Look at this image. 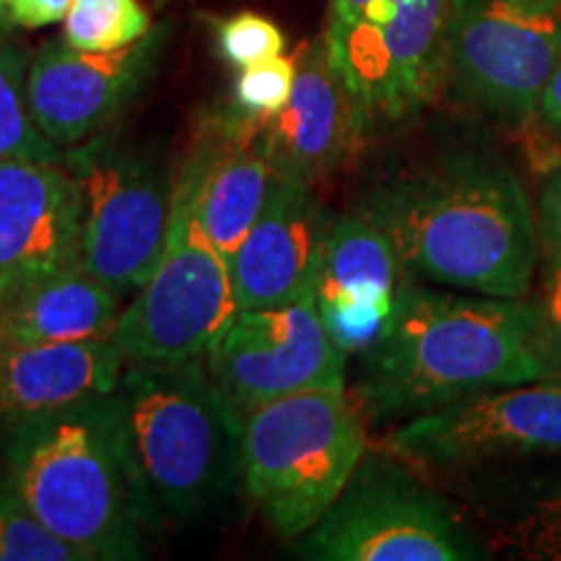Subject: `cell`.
Segmentation results:
<instances>
[{
  "label": "cell",
  "mask_w": 561,
  "mask_h": 561,
  "mask_svg": "<svg viewBox=\"0 0 561 561\" xmlns=\"http://www.w3.org/2000/svg\"><path fill=\"white\" fill-rule=\"evenodd\" d=\"M3 473L91 561L144 559L161 523L112 392L5 424Z\"/></svg>",
  "instance_id": "3957f363"
},
{
  "label": "cell",
  "mask_w": 561,
  "mask_h": 561,
  "mask_svg": "<svg viewBox=\"0 0 561 561\" xmlns=\"http://www.w3.org/2000/svg\"><path fill=\"white\" fill-rule=\"evenodd\" d=\"M388 447L445 473L561 455V380L483 390L419 413L390 434Z\"/></svg>",
  "instance_id": "8fae6325"
},
{
  "label": "cell",
  "mask_w": 561,
  "mask_h": 561,
  "mask_svg": "<svg viewBox=\"0 0 561 561\" xmlns=\"http://www.w3.org/2000/svg\"><path fill=\"white\" fill-rule=\"evenodd\" d=\"M346 359L312 294L289 305L240 310L206 351L210 375L240 416L291 392L343 388Z\"/></svg>",
  "instance_id": "7c38bea8"
},
{
  "label": "cell",
  "mask_w": 561,
  "mask_h": 561,
  "mask_svg": "<svg viewBox=\"0 0 561 561\" xmlns=\"http://www.w3.org/2000/svg\"><path fill=\"white\" fill-rule=\"evenodd\" d=\"M125 356L112 335L68 343H0V424L107 396Z\"/></svg>",
  "instance_id": "d6986e66"
},
{
  "label": "cell",
  "mask_w": 561,
  "mask_h": 561,
  "mask_svg": "<svg viewBox=\"0 0 561 561\" xmlns=\"http://www.w3.org/2000/svg\"><path fill=\"white\" fill-rule=\"evenodd\" d=\"M153 30L140 0H73L62 19V39L76 50L110 53Z\"/></svg>",
  "instance_id": "603a6c76"
},
{
  "label": "cell",
  "mask_w": 561,
  "mask_h": 561,
  "mask_svg": "<svg viewBox=\"0 0 561 561\" xmlns=\"http://www.w3.org/2000/svg\"><path fill=\"white\" fill-rule=\"evenodd\" d=\"M538 237L549 250V257L561 261V167L543 185L538 203Z\"/></svg>",
  "instance_id": "4316f807"
},
{
  "label": "cell",
  "mask_w": 561,
  "mask_h": 561,
  "mask_svg": "<svg viewBox=\"0 0 561 561\" xmlns=\"http://www.w3.org/2000/svg\"><path fill=\"white\" fill-rule=\"evenodd\" d=\"M371 0H333L331 3V16H328V30L348 24L351 19H356L367 9Z\"/></svg>",
  "instance_id": "4dcf8cb0"
},
{
  "label": "cell",
  "mask_w": 561,
  "mask_h": 561,
  "mask_svg": "<svg viewBox=\"0 0 561 561\" xmlns=\"http://www.w3.org/2000/svg\"><path fill=\"white\" fill-rule=\"evenodd\" d=\"M167 30L110 53L76 50L66 39L42 45L26 70V96L37 128L73 149L110 128L151 79Z\"/></svg>",
  "instance_id": "4fadbf2b"
},
{
  "label": "cell",
  "mask_w": 561,
  "mask_h": 561,
  "mask_svg": "<svg viewBox=\"0 0 561 561\" xmlns=\"http://www.w3.org/2000/svg\"><path fill=\"white\" fill-rule=\"evenodd\" d=\"M112 396L159 520L221 510L242 483V416L206 356L125 364Z\"/></svg>",
  "instance_id": "277c9868"
},
{
  "label": "cell",
  "mask_w": 561,
  "mask_h": 561,
  "mask_svg": "<svg viewBox=\"0 0 561 561\" xmlns=\"http://www.w3.org/2000/svg\"><path fill=\"white\" fill-rule=\"evenodd\" d=\"M541 310L561 362V261L559 257H549V268H546V276H543Z\"/></svg>",
  "instance_id": "f1b7e54d"
},
{
  "label": "cell",
  "mask_w": 561,
  "mask_h": 561,
  "mask_svg": "<svg viewBox=\"0 0 561 561\" xmlns=\"http://www.w3.org/2000/svg\"><path fill=\"white\" fill-rule=\"evenodd\" d=\"M359 210L390 237L409 276L483 297H528L541 237L504 161L458 153L371 187Z\"/></svg>",
  "instance_id": "7a4b0ae2"
},
{
  "label": "cell",
  "mask_w": 561,
  "mask_h": 561,
  "mask_svg": "<svg viewBox=\"0 0 561 561\" xmlns=\"http://www.w3.org/2000/svg\"><path fill=\"white\" fill-rule=\"evenodd\" d=\"M79 252L81 187L66 157L0 161V307Z\"/></svg>",
  "instance_id": "5bb4252c"
},
{
  "label": "cell",
  "mask_w": 561,
  "mask_h": 561,
  "mask_svg": "<svg viewBox=\"0 0 561 561\" xmlns=\"http://www.w3.org/2000/svg\"><path fill=\"white\" fill-rule=\"evenodd\" d=\"M450 0H371L348 24L325 30L331 60L375 121L401 123L447 83Z\"/></svg>",
  "instance_id": "9c48e42d"
},
{
  "label": "cell",
  "mask_w": 561,
  "mask_h": 561,
  "mask_svg": "<svg viewBox=\"0 0 561 561\" xmlns=\"http://www.w3.org/2000/svg\"><path fill=\"white\" fill-rule=\"evenodd\" d=\"M517 3L530 5V9H538V11L559 13V16H561V0H517Z\"/></svg>",
  "instance_id": "d6a6232c"
},
{
  "label": "cell",
  "mask_w": 561,
  "mask_h": 561,
  "mask_svg": "<svg viewBox=\"0 0 561 561\" xmlns=\"http://www.w3.org/2000/svg\"><path fill=\"white\" fill-rule=\"evenodd\" d=\"M331 227L314 187L273 178L261 216L229 257L240 310L310 297Z\"/></svg>",
  "instance_id": "e0dca14e"
},
{
  "label": "cell",
  "mask_w": 561,
  "mask_h": 561,
  "mask_svg": "<svg viewBox=\"0 0 561 561\" xmlns=\"http://www.w3.org/2000/svg\"><path fill=\"white\" fill-rule=\"evenodd\" d=\"M369 121L328 53L325 37L299 47L286 107L263 125L273 178L314 187L359 151Z\"/></svg>",
  "instance_id": "9a60e30c"
},
{
  "label": "cell",
  "mask_w": 561,
  "mask_h": 561,
  "mask_svg": "<svg viewBox=\"0 0 561 561\" xmlns=\"http://www.w3.org/2000/svg\"><path fill=\"white\" fill-rule=\"evenodd\" d=\"M294 549L314 561L489 559V546L460 512L385 455H364L333 507Z\"/></svg>",
  "instance_id": "52a82bcc"
},
{
  "label": "cell",
  "mask_w": 561,
  "mask_h": 561,
  "mask_svg": "<svg viewBox=\"0 0 561 561\" xmlns=\"http://www.w3.org/2000/svg\"><path fill=\"white\" fill-rule=\"evenodd\" d=\"M11 32H13V21L9 13V3H5V0H0V45H3V42H9Z\"/></svg>",
  "instance_id": "1f68e13d"
},
{
  "label": "cell",
  "mask_w": 561,
  "mask_h": 561,
  "mask_svg": "<svg viewBox=\"0 0 561 561\" xmlns=\"http://www.w3.org/2000/svg\"><path fill=\"white\" fill-rule=\"evenodd\" d=\"M559 55V13L517 0H450L447 81L462 100L496 121H536Z\"/></svg>",
  "instance_id": "30bf717a"
},
{
  "label": "cell",
  "mask_w": 561,
  "mask_h": 561,
  "mask_svg": "<svg viewBox=\"0 0 561 561\" xmlns=\"http://www.w3.org/2000/svg\"><path fill=\"white\" fill-rule=\"evenodd\" d=\"M476 476L473 507L491 546L517 559L561 561V455L494 462Z\"/></svg>",
  "instance_id": "ffe728a7"
},
{
  "label": "cell",
  "mask_w": 561,
  "mask_h": 561,
  "mask_svg": "<svg viewBox=\"0 0 561 561\" xmlns=\"http://www.w3.org/2000/svg\"><path fill=\"white\" fill-rule=\"evenodd\" d=\"M0 561H91L89 553L47 528L0 471Z\"/></svg>",
  "instance_id": "cb8c5ba5"
},
{
  "label": "cell",
  "mask_w": 561,
  "mask_h": 561,
  "mask_svg": "<svg viewBox=\"0 0 561 561\" xmlns=\"http://www.w3.org/2000/svg\"><path fill=\"white\" fill-rule=\"evenodd\" d=\"M30 55L21 47L0 45V161L5 159H62L66 149L55 146L34 123L26 96Z\"/></svg>",
  "instance_id": "7402d4cb"
},
{
  "label": "cell",
  "mask_w": 561,
  "mask_h": 561,
  "mask_svg": "<svg viewBox=\"0 0 561 561\" xmlns=\"http://www.w3.org/2000/svg\"><path fill=\"white\" fill-rule=\"evenodd\" d=\"M405 278L390 237L369 216L356 208L333 221L312 297L343 354L364 356L380 343Z\"/></svg>",
  "instance_id": "2e32d148"
},
{
  "label": "cell",
  "mask_w": 561,
  "mask_h": 561,
  "mask_svg": "<svg viewBox=\"0 0 561 561\" xmlns=\"http://www.w3.org/2000/svg\"><path fill=\"white\" fill-rule=\"evenodd\" d=\"M284 32L261 13L242 11L219 24V50L231 66L248 68L284 55Z\"/></svg>",
  "instance_id": "484cf974"
},
{
  "label": "cell",
  "mask_w": 561,
  "mask_h": 561,
  "mask_svg": "<svg viewBox=\"0 0 561 561\" xmlns=\"http://www.w3.org/2000/svg\"><path fill=\"white\" fill-rule=\"evenodd\" d=\"M538 117L561 136V55L543 87L541 102H538Z\"/></svg>",
  "instance_id": "f546056e"
},
{
  "label": "cell",
  "mask_w": 561,
  "mask_h": 561,
  "mask_svg": "<svg viewBox=\"0 0 561 561\" xmlns=\"http://www.w3.org/2000/svg\"><path fill=\"white\" fill-rule=\"evenodd\" d=\"M198 187L201 164L187 149L178 178H172L164 248L112 331L128 364L206 356L240 312L229 261L201 224Z\"/></svg>",
  "instance_id": "8992f818"
},
{
  "label": "cell",
  "mask_w": 561,
  "mask_h": 561,
  "mask_svg": "<svg viewBox=\"0 0 561 561\" xmlns=\"http://www.w3.org/2000/svg\"><path fill=\"white\" fill-rule=\"evenodd\" d=\"M294 81H297V55L255 62V66L242 68L240 79L234 83V96L231 104L242 112V115L255 117V121H271L289 102Z\"/></svg>",
  "instance_id": "d4e9b609"
},
{
  "label": "cell",
  "mask_w": 561,
  "mask_h": 561,
  "mask_svg": "<svg viewBox=\"0 0 561 561\" xmlns=\"http://www.w3.org/2000/svg\"><path fill=\"white\" fill-rule=\"evenodd\" d=\"M125 299L81 263L26 286L0 307V343H68L107 339Z\"/></svg>",
  "instance_id": "44dd1931"
},
{
  "label": "cell",
  "mask_w": 561,
  "mask_h": 561,
  "mask_svg": "<svg viewBox=\"0 0 561 561\" xmlns=\"http://www.w3.org/2000/svg\"><path fill=\"white\" fill-rule=\"evenodd\" d=\"M13 26L19 30H45L58 24L73 5V0H5Z\"/></svg>",
  "instance_id": "83f0119b"
},
{
  "label": "cell",
  "mask_w": 561,
  "mask_h": 561,
  "mask_svg": "<svg viewBox=\"0 0 561 561\" xmlns=\"http://www.w3.org/2000/svg\"><path fill=\"white\" fill-rule=\"evenodd\" d=\"M81 187L79 263L121 299L151 276L172 214V178L149 153L112 136L66 149Z\"/></svg>",
  "instance_id": "ba28073f"
},
{
  "label": "cell",
  "mask_w": 561,
  "mask_h": 561,
  "mask_svg": "<svg viewBox=\"0 0 561 561\" xmlns=\"http://www.w3.org/2000/svg\"><path fill=\"white\" fill-rule=\"evenodd\" d=\"M359 403L346 388L301 390L242 416V489L265 523L297 541L333 507L367 455Z\"/></svg>",
  "instance_id": "5b68a950"
},
{
  "label": "cell",
  "mask_w": 561,
  "mask_h": 561,
  "mask_svg": "<svg viewBox=\"0 0 561 561\" xmlns=\"http://www.w3.org/2000/svg\"><path fill=\"white\" fill-rule=\"evenodd\" d=\"M263 125L234 104L203 115L191 149L201 164L198 216L221 255H234L268 201L273 170Z\"/></svg>",
  "instance_id": "ac0fdd59"
},
{
  "label": "cell",
  "mask_w": 561,
  "mask_h": 561,
  "mask_svg": "<svg viewBox=\"0 0 561 561\" xmlns=\"http://www.w3.org/2000/svg\"><path fill=\"white\" fill-rule=\"evenodd\" d=\"M364 419H413L510 385L561 380L541 301L450 294L405 278L396 314L362 356Z\"/></svg>",
  "instance_id": "6da1fadb"
}]
</instances>
